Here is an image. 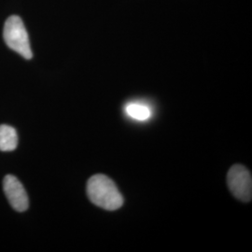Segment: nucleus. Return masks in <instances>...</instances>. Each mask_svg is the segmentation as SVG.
Returning a JSON list of instances; mask_svg holds the SVG:
<instances>
[{"label": "nucleus", "instance_id": "nucleus-1", "mask_svg": "<svg viewBox=\"0 0 252 252\" xmlns=\"http://www.w3.org/2000/svg\"><path fill=\"white\" fill-rule=\"evenodd\" d=\"M87 194L93 204L110 211L124 205L123 195L115 183L102 174L94 175L88 180Z\"/></svg>", "mask_w": 252, "mask_h": 252}, {"label": "nucleus", "instance_id": "nucleus-2", "mask_svg": "<svg viewBox=\"0 0 252 252\" xmlns=\"http://www.w3.org/2000/svg\"><path fill=\"white\" fill-rule=\"evenodd\" d=\"M7 46L27 60L33 57L27 28L17 15L10 16L5 23L3 31Z\"/></svg>", "mask_w": 252, "mask_h": 252}, {"label": "nucleus", "instance_id": "nucleus-3", "mask_svg": "<svg viewBox=\"0 0 252 252\" xmlns=\"http://www.w3.org/2000/svg\"><path fill=\"white\" fill-rule=\"evenodd\" d=\"M227 182L234 197L250 202L252 198V179L250 171L241 164H234L228 172Z\"/></svg>", "mask_w": 252, "mask_h": 252}, {"label": "nucleus", "instance_id": "nucleus-4", "mask_svg": "<svg viewBox=\"0 0 252 252\" xmlns=\"http://www.w3.org/2000/svg\"><path fill=\"white\" fill-rule=\"evenodd\" d=\"M3 189L10 206L16 211L24 212L27 210L29 206L27 191L16 177L6 176L3 180Z\"/></svg>", "mask_w": 252, "mask_h": 252}, {"label": "nucleus", "instance_id": "nucleus-5", "mask_svg": "<svg viewBox=\"0 0 252 252\" xmlns=\"http://www.w3.org/2000/svg\"><path fill=\"white\" fill-rule=\"evenodd\" d=\"M18 135L16 130L11 126H0V151L11 152L17 148Z\"/></svg>", "mask_w": 252, "mask_h": 252}, {"label": "nucleus", "instance_id": "nucleus-6", "mask_svg": "<svg viewBox=\"0 0 252 252\" xmlns=\"http://www.w3.org/2000/svg\"><path fill=\"white\" fill-rule=\"evenodd\" d=\"M126 113L133 119L137 121H146L150 119L152 115V111L148 106L141 103H130L126 106Z\"/></svg>", "mask_w": 252, "mask_h": 252}]
</instances>
